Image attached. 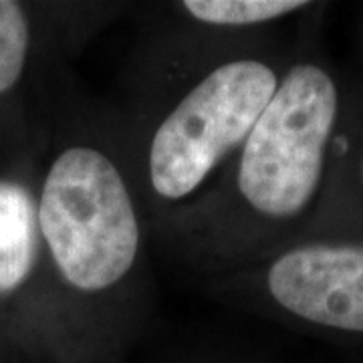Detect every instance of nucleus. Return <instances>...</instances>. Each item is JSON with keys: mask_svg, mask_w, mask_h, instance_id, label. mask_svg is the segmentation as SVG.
Masks as SVG:
<instances>
[{"mask_svg": "<svg viewBox=\"0 0 363 363\" xmlns=\"http://www.w3.org/2000/svg\"><path fill=\"white\" fill-rule=\"evenodd\" d=\"M43 257L73 363H128L154 331L152 230L121 107L61 73L33 172Z\"/></svg>", "mask_w": 363, "mask_h": 363, "instance_id": "obj_1", "label": "nucleus"}, {"mask_svg": "<svg viewBox=\"0 0 363 363\" xmlns=\"http://www.w3.org/2000/svg\"><path fill=\"white\" fill-rule=\"evenodd\" d=\"M339 117L335 77L313 59L291 61L218 180L194 206L154 233V247L204 281L293 245V228L323 190Z\"/></svg>", "mask_w": 363, "mask_h": 363, "instance_id": "obj_2", "label": "nucleus"}, {"mask_svg": "<svg viewBox=\"0 0 363 363\" xmlns=\"http://www.w3.org/2000/svg\"><path fill=\"white\" fill-rule=\"evenodd\" d=\"M289 63L267 35L147 104L119 105L152 236L208 194L271 104Z\"/></svg>", "mask_w": 363, "mask_h": 363, "instance_id": "obj_3", "label": "nucleus"}, {"mask_svg": "<svg viewBox=\"0 0 363 363\" xmlns=\"http://www.w3.org/2000/svg\"><path fill=\"white\" fill-rule=\"evenodd\" d=\"M128 2L0 0V174H28L45 150L61 73Z\"/></svg>", "mask_w": 363, "mask_h": 363, "instance_id": "obj_4", "label": "nucleus"}, {"mask_svg": "<svg viewBox=\"0 0 363 363\" xmlns=\"http://www.w3.org/2000/svg\"><path fill=\"white\" fill-rule=\"evenodd\" d=\"M311 2L174 0L133 4L138 26L121 69V107L147 104L184 79L245 49Z\"/></svg>", "mask_w": 363, "mask_h": 363, "instance_id": "obj_5", "label": "nucleus"}, {"mask_svg": "<svg viewBox=\"0 0 363 363\" xmlns=\"http://www.w3.org/2000/svg\"><path fill=\"white\" fill-rule=\"evenodd\" d=\"M202 283L214 301L252 317L363 335V242L301 238Z\"/></svg>", "mask_w": 363, "mask_h": 363, "instance_id": "obj_6", "label": "nucleus"}, {"mask_svg": "<svg viewBox=\"0 0 363 363\" xmlns=\"http://www.w3.org/2000/svg\"><path fill=\"white\" fill-rule=\"evenodd\" d=\"M0 311L35 362L73 363L43 257L28 174H0Z\"/></svg>", "mask_w": 363, "mask_h": 363, "instance_id": "obj_7", "label": "nucleus"}, {"mask_svg": "<svg viewBox=\"0 0 363 363\" xmlns=\"http://www.w3.org/2000/svg\"><path fill=\"white\" fill-rule=\"evenodd\" d=\"M128 363H274L255 339L228 329L157 335L156 329Z\"/></svg>", "mask_w": 363, "mask_h": 363, "instance_id": "obj_8", "label": "nucleus"}, {"mask_svg": "<svg viewBox=\"0 0 363 363\" xmlns=\"http://www.w3.org/2000/svg\"><path fill=\"white\" fill-rule=\"evenodd\" d=\"M0 363H37L18 339L11 321L0 311Z\"/></svg>", "mask_w": 363, "mask_h": 363, "instance_id": "obj_9", "label": "nucleus"}, {"mask_svg": "<svg viewBox=\"0 0 363 363\" xmlns=\"http://www.w3.org/2000/svg\"><path fill=\"white\" fill-rule=\"evenodd\" d=\"M357 172H359V182H362V188H363V150H362V154H359V168H357Z\"/></svg>", "mask_w": 363, "mask_h": 363, "instance_id": "obj_10", "label": "nucleus"}]
</instances>
